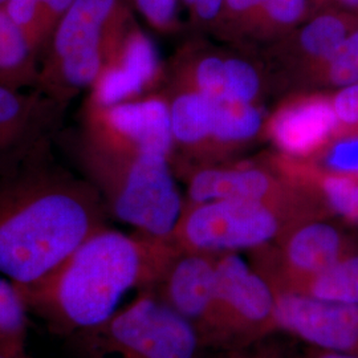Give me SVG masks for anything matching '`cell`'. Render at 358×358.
<instances>
[{
	"label": "cell",
	"instance_id": "5bb4252c",
	"mask_svg": "<svg viewBox=\"0 0 358 358\" xmlns=\"http://www.w3.org/2000/svg\"><path fill=\"white\" fill-rule=\"evenodd\" d=\"M337 129L331 99L296 94L269 115L264 131L282 157L301 161L320 153Z\"/></svg>",
	"mask_w": 358,
	"mask_h": 358
},
{
	"label": "cell",
	"instance_id": "4fadbf2b",
	"mask_svg": "<svg viewBox=\"0 0 358 358\" xmlns=\"http://www.w3.org/2000/svg\"><path fill=\"white\" fill-rule=\"evenodd\" d=\"M217 255L180 251L149 291L192 325L205 350L214 333Z\"/></svg>",
	"mask_w": 358,
	"mask_h": 358
},
{
	"label": "cell",
	"instance_id": "7c38bea8",
	"mask_svg": "<svg viewBox=\"0 0 358 358\" xmlns=\"http://www.w3.org/2000/svg\"><path fill=\"white\" fill-rule=\"evenodd\" d=\"M276 332L322 350L358 356V306L276 294Z\"/></svg>",
	"mask_w": 358,
	"mask_h": 358
},
{
	"label": "cell",
	"instance_id": "d6986e66",
	"mask_svg": "<svg viewBox=\"0 0 358 358\" xmlns=\"http://www.w3.org/2000/svg\"><path fill=\"white\" fill-rule=\"evenodd\" d=\"M40 60L7 13H0V85L10 90H38Z\"/></svg>",
	"mask_w": 358,
	"mask_h": 358
},
{
	"label": "cell",
	"instance_id": "484cf974",
	"mask_svg": "<svg viewBox=\"0 0 358 358\" xmlns=\"http://www.w3.org/2000/svg\"><path fill=\"white\" fill-rule=\"evenodd\" d=\"M320 165L328 174L358 177V136L333 142L321 154Z\"/></svg>",
	"mask_w": 358,
	"mask_h": 358
},
{
	"label": "cell",
	"instance_id": "2e32d148",
	"mask_svg": "<svg viewBox=\"0 0 358 358\" xmlns=\"http://www.w3.org/2000/svg\"><path fill=\"white\" fill-rule=\"evenodd\" d=\"M174 149L207 154L213 134L215 100L195 90L178 88L167 97Z\"/></svg>",
	"mask_w": 358,
	"mask_h": 358
},
{
	"label": "cell",
	"instance_id": "603a6c76",
	"mask_svg": "<svg viewBox=\"0 0 358 358\" xmlns=\"http://www.w3.org/2000/svg\"><path fill=\"white\" fill-rule=\"evenodd\" d=\"M263 92L260 69L250 59L227 55L226 100L257 103Z\"/></svg>",
	"mask_w": 358,
	"mask_h": 358
},
{
	"label": "cell",
	"instance_id": "1f68e13d",
	"mask_svg": "<svg viewBox=\"0 0 358 358\" xmlns=\"http://www.w3.org/2000/svg\"><path fill=\"white\" fill-rule=\"evenodd\" d=\"M288 358H358L355 355H345V353H336L329 350H322L315 346H309L304 352H297L294 355H289Z\"/></svg>",
	"mask_w": 358,
	"mask_h": 358
},
{
	"label": "cell",
	"instance_id": "d4e9b609",
	"mask_svg": "<svg viewBox=\"0 0 358 358\" xmlns=\"http://www.w3.org/2000/svg\"><path fill=\"white\" fill-rule=\"evenodd\" d=\"M321 69L334 87L343 88L358 83V28L350 31L340 48Z\"/></svg>",
	"mask_w": 358,
	"mask_h": 358
},
{
	"label": "cell",
	"instance_id": "8fae6325",
	"mask_svg": "<svg viewBox=\"0 0 358 358\" xmlns=\"http://www.w3.org/2000/svg\"><path fill=\"white\" fill-rule=\"evenodd\" d=\"M346 255L341 231L321 217H312L289 227L273 243L252 250L251 266L272 284L320 272Z\"/></svg>",
	"mask_w": 358,
	"mask_h": 358
},
{
	"label": "cell",
	"instance_id": "7402d4cb",
	"mask_svg": "<svg viewBox=\"0 0 358 358\" xmlns=\"http://www.w3.org/2000/svg\"><path fill=\"white\" fill-rule=\"evenodd\" d=\"M28 313L17 285L0 275V352H26Z\"/></svg>",
	"mask_w": 358,
	"mask_h": 358
},
{
	"label": "cell",
	"instance_id": "ffe728a7",
	"mask_svg": "<svg viewBox=\"0 0 358 358\" xmlns=\"http://www.w3.org/2000/svg\"><path fill=\"white\" fill-rule=\"evenodd\" d=\"M350 34L349 22L338 13H321L303 27L297 35L292 64L317 69L325 64Z\"/></svg>",
	"mask_w": 358,
	"mask_h": 358
},
{
	"label": "cell",
	"instance_id": "d6a6232c",
	"mask_svg": "<svg viewBox=\"0 0 358 358\" xmlns=\"http://www.w3.org/2000/svg\"><path fill=\"white\" fill-rule=\"evenodd\" d=\"M227 8L235 13H244L260 8L263 0H224Z\"/></svg>",
	"mask_w": 358,
	"mask_h": 358
},
{
	"label": "cell",
	"instance_id": "e575fe53",
	"mask_svg": "<svg viewBox=\"0 0 358 358\" xmlns=\"http://www.w3.org/2000/svg\"><path fill=\"white\" fill-rule=\"evenodd\" d=\"M344 7L350 10H358V0H338Z\"/></svg>",
	"mask_w": 358,
	"mask_h": 358
},
{
	"label": "cell",
	"instance_id": "6da1fadb",
	"mask_svg": "<svg viewBox=\"0 0 358 358\" xmlns=\"http://www.w3.org/2000/svg\"><path fill=\"white\" fill-rule=\"evenodd\" d=\"M109 217L87 179L53 150L40 154L0 177V275L17 287L40 282Z\"/></svg>",
	"mask_w": 358,
	"mask_h": 358
},
{
	"label": "cell",
	"instance_id": "9c48e42d",
	"mask_svg": "<svg viewBox=\"0 0 358 358\" xmlns=\"http://www.w3.org/2000/svg\"><path fill=\"white\" fill-rule=\"evenodd\" d=\"M215 199H248L276 206L300 219L320 217L313 192L276 167L256 165L201 167L187 178L189 203Z\"/></svg>",
	"mask_w": 358,
	"mask_h": 358
},
{
	"label": "cell",
	"instance_id": "f1b7e54d",
	"mask_svg": "<svg viewBox=\"0 0 358 358\" xmlns=\"http://www.w3.org/2000/svg\"><path fill=\"white\" fill-rule=\"evenodd\" d=\"M142 16L158 29H166L173 24L178 0H133Z\"/></svg>",
	"mask_w": 358,
	"mask_h": 358
},
{
	"label": "cell",
	"instance_id": "7a4b0ae2",
	"mask_svg": "<svg viewBox=\"0 0 358 358\" xmlns=\"http://www.w3.org/2000/svg\"><path fill=\"white\" fill-rule=\"evenodd\" d=\"M179 254L170 236L125 234L108 226L44 279L17 288L29 312L52 331L73 337L112 317L129 292L152 291Z\"/></svg>",
	"mask_w": 358,
	"mask_h": 358
},
{
	"label": "cell",
	"instance_id": "d590c367",
	"mask_svg": "<svg viewBox=\"0 0 358 358\" xmlns=\"http://www.w3.org/2000/svg\"><path fill=\"white\" fill-rule=\"evenodd\" d=\"M10 0H0V8H4Z\"/></svg>",
	"mask_w": 358,
	"mask_h": 358
},
{
	"label": "cell",
	"instance_id": "277c9868",
	"mask_svg": "<svg viewBox=\"0 0 358 358\" xmlns=\"http://www.w3.org/2000/svg\"><path fill=\"white\" fill-rule=\"evenodd\" d=\"M129 28L121 0H76L40 59L38 90L71 105L90 92Z\"/></svg>",
	"mask_w": 358,
	"mask_h": 358
},
{
	"label": "cell",
	"instance_id": "8992f818",
	"mask_svg": "<svg viewBox=\"0 0 358 358\" xmlns=\"http://www.w3.org/2000/svg\"><path fill=\"white\" fill-rule=\"evenodd\" d=\"M303 220L276 206L248 199H215L202 203L185 201L170 238L182 252L252 251L273 243Z\"/></svg>",
	"mask_w": 358,
	"mask_h": 358
},
{
	"label": "cell",
	"instance_id": "4316f807",
	"mask_svg": "<svg viewBox=\"0 0 358 358\" xmlns=\"http://www.w3.org/2000/svg\"><path fill=\"white\" fill-rule=\"evenodd\" d=\"M207 356L201 358H288L289 355L273 336L259 340L247 345L234 346L226 349L208 350Z\"/></svg>",
	"mask_w": 358,
	"mask_h": 358
},
{
	"label": "cell",
	"instance_id": "e0dca14e",
	"mask_svg": "<svg viewBox=\"0 0 358 358\" xmlns=\"http://www.w3.org/2000/svg\"><path fill=\"white\" fill-rule=\"evenodd\" d=\"M269 285L275 294H294L358 306V255L349 254L320 272L282 279Z\"/></svg>",
	"mask_w": 358,
	"mask_h": 358
},
{
	"label": "cell",
	"instance_id": "5b68a950",
	"mask_svg": "<svg viewBox=\"0 0 358 358\" xmlns=\"http://www.w3.org/2000/svg\"><path fill=\"white\" fill-rule=\"evenodd\" d=\"M73 337L84 358H201L205 350L192 325L150 292Z\"/></svg>",
	"mask_w": 358,
	"mask_h": 358
},
{
	"label": "cell",
	"instance_id": "f546056e",
	"mask_svg": "<svg viewBox=\"0 0 358 358\" xmlns=\"http://www.w3.org/2000/svg\"><path fill=\"white\" fill-rule=\"evenodd\" d=\"M338 127L358 125V83L340 88L331 99Z\"/></svg>",
	"mask_w": 358,
	"mask_h": 358
},
{
	"label": "cell",
	"instance_id": "3957f363",
	"mask_svg": "<svg viewBox=\"0 0 358 358\" xmlns=\"http://www.w3.org/2000/svg\"><path fill=\"white\" fill-rule=\"evenodd\" d=\"M56 143L62 145L72 167L100 194L109 217L153 236L171 235L185 199L170 158L100 148L81 138L73 129H64Z\"/></svg>",
	"mask_w": 358,
	"mask_h": 358
},
{
	"label": "cell",
	"instance_id": "30bf717a",
	"mask_svg": "<svg viewBox=\"0 0 358 358\" xmlns=\"http://www.w3.org/2000/svg\"><path fill=\"white\" fill-rule=\"evenodd\" d=\"M68 108L41 90L0 85V177L53 149Z\"/></svg>",
	"mask_w": 358,
	"mask_h": 358
},
{
	"label": "cell",
	"instance_id": "cb8c5ba5",
	"mask_svg": "<svg viewBox=\"0 0 358 358\" xmlns=\"http://www.w3.org/2000/svg\"><path fill=\"white\" fill-rule=\"evenodd\" d=\"M315 183L332 211L348 220L358 222V177L325 173Z\"/></svg>",
	"mask_w": 358,
	"mask_h": 358
},
{
	"label": "cell",
	"instance_id": "44dd1931",
	"mask_svg": "<svg viewBox=\"0 0 358 358\" xmlns=\"http://www.w3.org/2000/svg\"><path fill=\"white\" fill-rule=\"evenodd\" d=\"M76 0H10L4 11L24 35L38 60L56 27Z\"/></svg>",
	"mask_w": 358,
	"mask_h": 358
},
{
	"label": "cell",
	"instance_id": "52a82bcc",
	"mask_svg": "<svg viewBox=\"0 0 358 358\" xmlns=\"http://www.w3.org/2000/svg\"><path fill=\"white\" fill-rule=\"evenodd\" d=\"M276 294L238 252L217 254L214 333L208 350L252 344L276 334Z\"/></svg>",
	"mask_w": 358,
	"mask_h": 358
},
{
	"label": "cell",
	"instance_id": "4dcf8cb0",
	"mask_svg": "<svg viewBox=\"0 0 358 358\" xmlns=\"http://www.w3.org/2000/svg\"><path fill=\"white\" fill-rule=\"evenodd\" d=\"M223 4L224 0H194L190 7L201 20L210 22L217 17Z\"/></svg>",
	"mask_w": 358,
	"mask_h": 358
},
{
	"label": "cell",
	"instance_id": "9a60e30c",
	"mask_svg": "<svg viewBox=\"0 0 358 358\" xmlns=\"http://www.w3.org/2000/svg\"><path fill=\"white\" fill-rule=\"evenodd\" d=\"M162 66L153 41L141 29L129 28L121 45L92 85L85 103L109 106L134 100L161 80Z\"/></svg>",
	"mask_w": 358,
	"mask_h": 358
},
{
	"label": "cell",
	"instance_id": "ba28073f",
	"mask_svg": "<svg viewBox=\"0 0 358 358\" xmlns=\"http://www.w3.org/2000/svg\"><path fill=\"white\" fill-rule=\"evenodd\" d=\"M77 134L96 146L128 152L159 154L171 159L174 140L166 96L148 94L134 100L99 106L84 103Z\"/></svg>",
	"mask_w": 358,
	"mask_h": 358
},
{
	"label": "cell",
	"instance_id": "836d02e7",
	"mask_svg": "<svg viewBox=\"0 0 358 358\" xmlns=\"http://www.w3.org/2000/svg\"><path fill=\"white\" fill-rule=\"evenodd\" d=\"M0 358H31L28 357L26 352H19V353H7V352H0Z\"/></svg>",
	"mask_w": 358,
	"mask_h": 358
},
{
	"label": "cell",
	"instance_id": "ac0fdd59",
	"mask_svg": "<svg viewBox=\"0 0 358 358\" xmlns=\"http://www.w3.org/2000/svg\"><path fill=\"white\" fill-rule=\"evenodd\" d=\"M257 103L215 100L213 134L207 153H226L254 141L266 127Z\"/></svg>",
	"mask_w": 358,
	"mask_h": 358
},
{
	"label": "cell",
	"instance_id": "83f0119b",
	"mask_svg": "<svg viewBox=\"0 0 358 358\" xmlns=\"http://www.w3.org/2000/svg\"><path fill=\"white\" fill-rule=\"evenodd\" d=\"M307 6L308 0H263L260 8L273 26L289 27L303 19Z\"/></svg>",
	"mask_w": 358,
	"mask_h": 358
}]
</instances>
